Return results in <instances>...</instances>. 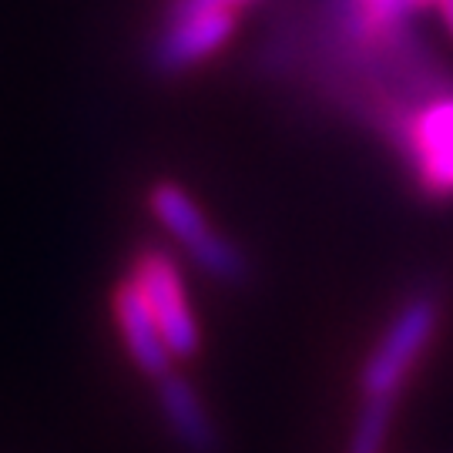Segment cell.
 Segmentation results:
<instances>
[{
  "label": "cell",
  "mask_w": 453,
  "mask_h": 453,
  "mask_svg": "<svg viewBox=\"0 0 453 453\" xmlns=\"http://www.w3.org/2000/svg\"><path fill=\"white\" fill-rule=\"evenodd\" d=\"M430 4L440 11L443 24H447V31H450V37H453V0H430Z\"/></svg>",
  "instance_id": "30bf717a"
},
{
  "label": "cell",
  "mask_w": 453,
  "mask_h": 453,
  "mask_svg": "<svg viewBox=\"0 0 453 453\" xmlns=\"http://www.w3.org/2000/svg\"><path fill=\"white\" fill-rule=\"evenodd\" d=\"M440 326V292L417 289L410 292L400 309L393 312L383 336L376 340L370 357L359 372V393L363 400L376 403H396L403 393L406 380L413 376L417 363L423 359L426 346Z\"/></svg>",
  "instance_id": "6da1fadb"
},
{
  "label": "cell",
  "mask_w": 453,
  "mask_h": 453,
  "mask_svg": "<svg viewBox=\"0 0 453 453\" xmlns=\"http://www.w3.org/2000/svg\"><path fill=\"white\" fill-rule=\"evenodd\" d=\"M128 279L134 282V289L142 292L155 323L162 326L175 359H192L202 349V329H198L195 309L188 303V289H185L175 256L165 252L162 245H142L131 256Z\"/></svg>",
  "instance_id": "277c9868"
},
{
  "label": "cell",
  "mask_w": 453,
  "mask_h": 453,
  "mask_svg": "<svg viewBox=\"0 0 453 453\" xmlns=\"http://www.w3.org/2000/svg\"><path fill=\"white\" fill-rule=\"evenodd\" d=\"M111 312H114V326H118V336L128 349L131 363L145 372L151 383H158L162 376L175 370V353L165 340L162 326L155 323L151 309L145 306L142 292L134 289L128 275L114 286L111 292Z\"/></svg>",
  "instance_id": "8992f818"
},
{
  "label": "cell",
  "mask_w": 453,
  "mask_h": 453,
  "mask_svg": "<svg viewBox=\"0 0 453 453\" xmlns=\"http://www.w3.org/2000/svg\"><path fill=\"white\" fill-rule=\"evenodd\" d=\"M393 151L426 198H453V84L410 111Z\"/></svg>",
  "instance_id": "3957f363"
},
{
  "label": "cell",
  "mask_w": 453,
  "mask_h": 453,
  "mask_svg": "<svg viewBox=\"0 0 453 453\" xmlns=\"http://www.w3.org/2000/svg\"><path fill=\"white\" fill-rule=\"evenodd\" d=\"M148 209L158 219V226L179 242V249L188 259L211 275L222 286H242L252 275L249 259L239 245L205 219L192 195L175 181H155L148 192Z\"/></svg>",
  "instance_id": "7a4b0ae2"
},
{
  "label": "cell",
  "mask_w": 453,
  "mask_h": 453,
  "mask_svg": "<svg viewBox=\"0 0 453 453\" xmlns=\"http://www.w3.org/2000/svg\"><path fill=\"white\" fill-rule=\"evenodd\" d=\"M155 400H158V413H162L165 426L172 440L179 443L185 453H219L222 450V437L219 426L211 420L209 406L202 400V393L181 376V372H168L155 383Z\"/></svg>",
  "instance_id": "52a82bcc"
},
{
  "label": "cell",
  "mask_w": 453,
  "mask_h": 453,
  "mask_svg": "<svg viewBox=\"0 0 453 453\" xmlns=\"http://www.w3.org/2000/svg\"><path fill=\"white\" fill-rule=\"evenodd\" d=\"M235 7H209L188 14H165V24L148 50V65L162 78H179L185 71L209 61L215 50L228 44L235 34Z\"/></svg>",
  "instance_id": "5b68a950"
},
{
  "label": "cell",
  "mask_w": 453,
  "mask_h": 453,
  "mask_svg": "<svg viewBox=\"0 0 453 453\" xmlns=\"http://www.w3.org/2000/svg\"><path fill=\"white\" fill-rule=\"evenodd\" d=\"M249 0H172L168 14H188V11H209V7H239Z\"/></svg>",
  "instance_id": "9c48e42d"
},
{
  "label": "cell",
  "mask_w": 453,
  "mask_h": 453,
  "mask_svg": "<svg viewBox=\"0 0 453 453\" xmlns=\"http://www.w3.org/2000/svg\"><path fill=\"white\" fill-rule=\"evenodd\" d=\"M393 413L396 403H376V400H363L353 423V437H349V453H383L393 426Z\"/></svg>",
  "instance_id": "ba28073f"
}]
</instances>
